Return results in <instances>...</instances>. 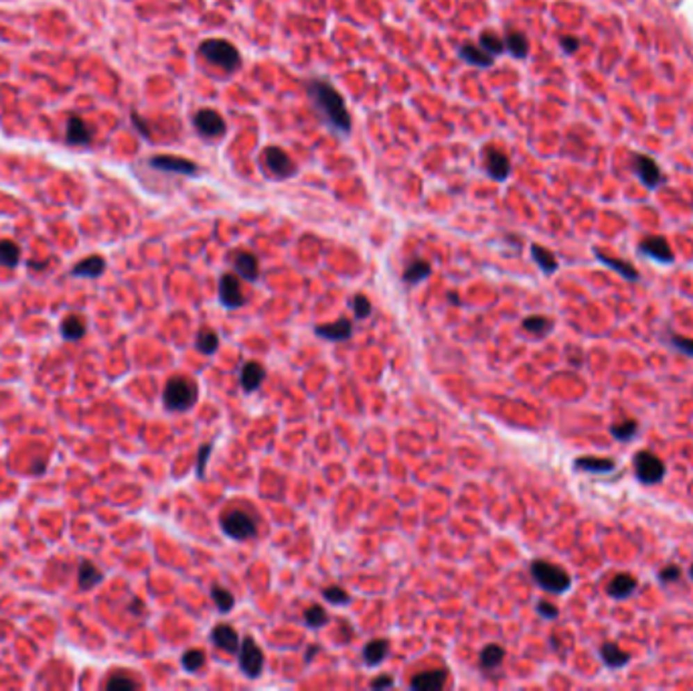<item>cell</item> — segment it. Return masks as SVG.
Here are the masks:
<instances>
[{"instance_id":"816d5d0a","label":"cell","mask_w":693,"mask_h":691,"mask_svg":"<svg viewBox=\"0 0 693 691\" xmlns=\"http://www.w3.org/2000/svg\"><path fill=\"white\" fill-rule=\"evenodd\" d=\"M134 124H136V126H138V128H140V130H142V134H144V136H148V130H146V126H144L142 122H140V118H138V116H136V114H134Z\"/></svg>"},{"instance_id":"4dcf8cb0","label":"cell","mask_w":693,"mask_h":691,"mask_svg":"<svg viewBox=\"0 0 693 691\" xmlns=\"http://www.w3.org/2000/svg\"><path fill=\"white\" fill-rule=\"evenodd\" d=\"M430 274H432L430 263L424 262V260H416V262H411L406 268V272H404V282L414 286V284L424 282Z\"/></svg>"},{"instance_id":"681fc988","label":"cell","mask_w":693,"mask_h":691,"mask_svg":"<svg viewBox=\"0 0 693 691\" xmlns=\"http://www.w3.org/2000/svg\"><path fill=\"white\" fill-rule=\"evenodd\" d=\"M393 685V679L391 677H377V679H373L371 681V690H387V688H391Z\"/></svg>"},{"instance_id":"74e56055","label":"cell","mask_w":693,"mask_h":691,"mask_svg":"<svg viewBox=\"0 0 693 691\" xmlns=\"http://www.w3.org/2000/svg\"><path fill=\"white\" fill-rule=\"evenodd\" d=\"M551 327H553V323H551L548 316H541V314L527 316L525 320H523V329H525V331H529V333L539 334V336H544L546 333H550Z\"/></svg>"},{"instance_id":"b9f144b4","label":"cell","mask_w":693,"mask_h":691,"mask_svg":"<svg viewBox=\"0 0 693 691\" xmlns=\"http://www.w3.org/2000/svg\"><path fill=\"white\" fill-rule=\"evenodd\" d=\"M480 47L484 49L489 55H493V57H497V55L505 53V43H503L495 33H489V31L480 35Z\"/></svg>"},{"instance_id":"e575fe53","label":"cell","mask_w":693,"mask_h":691,"mask_svg":"<svg viewBox=\"0 0 693 691\" xmlns=\"http://www.w3.org/2000/svg\"><path fill=\"white\" fill-rule=\"evenodd\" d=\"M104 688L108 691H134L140 688V683L136 679H132L130 675H124V673H114L106 679Z\"/></svg>"},{"instance_id":"ffe728a7","label":"cell","mask_w":693,"mask_h":691,"mask_svg":"<svg viewBox=\"0 0 693 691\" xmlns=\"http://www.w3.org/2000/svg\"><path fill=\"white\" fill-rule=\"evenodd\" d=\"M637 586H639V582H637L635 576H630V574H617L608 582L606 592H608V596L617 598V600H622V598H628V596L633 594L637 590Z\"/></svg>"},{"instance_id":"f1b7e54d","label":"cell","mask_w":693,"mask_h":691,"mask_svg":"<svg viewBox=\"0 0 693 691\" xmlns=\"http://www.w3.org/2000/svg\"><path fill=\"white\" fill-rule=\"evenodd\" d=\"M21 262V245L13 239H0V266L17 268Z\"/></svg>"},{"instance_id":"4fadbf2b","label":"cell","mask_w":693,"mask_h":691,"mask_svg":"<svg viewBox=\"0 0 693 691\" xmlns=\"http://www.w3.org/2000/svg\"><path fill=\"white\" fill-rule=\"evenodd\" d=\"M633 168H635L637 177L641 179V183L646 185L649 189L659 187L661 181H663V174H661V170L657 167V163H655L653 158H649V156H639V154H637V156H635V165H633Z\"/></svg>"},{"instance_id":"ee69618b","label":"cell","mask_w":693,"mask_h":691,"mask_svg":"<svg viewBox=\"0 0 693 691\" xmlns=\"http://www.w3.org/2000/svg\"><path fill=\"white\" fill-rule=\"evenodd\" d=\"M671 347H675L679 353L683 355H690L693 357V339H687V336H679V334H673L669 339Z\"/></svg>"},{"instance_id":"cb8c5ba5","label":"cell","mask_w":693,"mask_h":691,"mask_svg":"<svg viewBox=\"0 0 693 691\" xmlns=\"http://www.w3.org/2000/svg\"><path fill=\"white\" fill-rule=\"evenodd\" d=\"M389 653V643L385 639H373L363 649V661L367 667H377Z\"/></svg>"},{"instance_id":"11a10c76","label":"cell","mask_w":693,"mask_h":691,"mask_svg":"<svg viewBox=\"0 0 693 691\" xmlns=\"http://www.w3.org/2000/svg\"><path fill=\"white\" fill-rule=\"evenodd\" d=\"M690 578H692V580H693V566H692V568H690Z\"/></svg>"},{"instance_id":"1f68e13d","label":"cell","mask_w":693,"mask_h":691,"mask_svg":"<svg viewBox=\"0 0 693 691\" xmlns=\"http://www.w3.org/2000/svg\"><path fill=\"white\" fill-rule=\"evenodd\" d=\"M505 47L509 49V53L517 59H523L527 57L529 53V41L525 39L523 33L519 31H509L507 33V39H505Z\"/></svg>"},{"instance_id":"7dc6e473","label":"cell","mask_w":693,"mask_h":691,"mask_svg":"<svg viewBox=\"0 0 693 691\" xmlns=\"http://www.w3.org/2000/svg\"><path fill=\"white\" fill-rule=\"evenodd\" d=\"M537 612L548 620L557 619V608H555L553 604H550V602H546V600H541V602L537 604Z\"/></svg>"},{"instance_id":"5b68a950","label":"cell","mask_w":693,"mask_h":691,"mask_svg":"<svg viewBox=\"0 0 693 691\" xmlns=\"http://www.w3.org/2000/svg\"><path fill=\"white\" fill-rule=\"evenodd\" d=\"M221 529L227 537L245 542L250 537H256L258 523L250 513H245L241 509H229L221 515Z\"/></svg>"},{"instance_id":"8992f818","label":"cell","mask_w":693,"mask_h":691,"mask_svg":"<svg viewBox=\"0 0 693 691\" xmlns=\"http://www.w3.org/2000/svg\"><path fill=\"white\" fill-rule=\"evenodd\" d=\"M635 475L645 485H655L665 477V464L657 454L641 450L635 456Z\"/></svg>"},{"instance_id":"4316f807","label":"cell","mask_w":693,"mask_h":691,"mask_svg":"<svg viewBox=\"0 0 693 691\" xmlns=\"http://www.w3.org/2000/svg\"><path fill=\"white\" fill-rule=\"evenodd\" d=\"M104 580V574L97 570L92 562H81L77 570V584L81 590H92Z\"/></svg>"},{"instance_id":"8fae6325","label":"cell","mask_w":693,"mask_h":691,"mask_svg":"<svg viewBox=\"0 0 693 691\" xmlns=\"http://www.w3.org/2000/svg\"><path fill=\"white\" fill-rule=\"evenodd\" d=\"M219 300L225 309H239L245 300L238 276L223 274L219 280Z\"/></svg>"},{"instance_id":"277c9868","label":"cell","mask_w":693,"mask_h":691,"mask_svg":"<svg viewBox=\"0 0 693 691\" xmlns=\"http://www.w3.org/2000/svg\"><path fill=\"white\" fill-rule=\"evenodd\" d=\"M199 55L205 57L209 63H213L217 67L225 70V72H234L241 65V57L239 51L229 41L223 39H207L199 45Z\"/></svg>"},{"instance_id":"3957f363","label":"cell","mask_w":693,"mask_h":691,"mask_svg":"<svg viewBox=\"0 0 693 691\" xmlns=\"http://www.w3.org/2000/svg\"><path fill=\"white\" fill-rule=\"evenodd\" d=\"M531 576L539 588H544L546 592H551V594H564L572 586L570 574L546 560H535L531 564Z\"/></svg>"},{"instance_id":"d6986e66","label":"cell","mask_w":693,"mask_h":691,"mask_svg":"<svg viewBox=\"0 0 693 691\" xmlns=\"http://www.w3.org/2000/svg\"><path fill=\"white\" fill-rule=\"evenodd\" d=\"M487 172L495 179V181H505L511 172V163H509V156L501 152V150H495V148H489L487 150Z\"/></svg>"},{"instance_id":"7bdbcfd3","label":"cell","mask_w":693,"mask_h":691,"mask_svg":"<svg viewBox=\"0 0 693 691\" xmlns=\"http://www.w3.org/2000/svg\"><path fill=\"white\" fill-rule=\"evenodd\" d=\"M323 594H325V598L331 602V604H336V606H341V604H347L351 598H349V594H347V590H343L341 586H329V588H325L323 590Z\"/></svg>"},{"instance_id":"83f0119b","label":"cell","mask_w":693,"mask_h":691,"mask_svg":"<svg viewBox=\"0 0 693 691\" xmlns=\"http://www.w3.org/2000/svg\"><path fill=\"white\" fill-rule=\"evenodd\" d=\"M85 331H88V325H85V320H83L81 316H77V314H70V316L61 323V327H59V333H61V336H63L65 341H79V339H83Z\"/></svg>"},{"instance_id":"f5cc1de1","label":"cell","mask_w":693,"mask_h":691,"mask_svg":"<svg viewBox=\"0 0 693 691\" xmlns=\"http://www.w3.org/2000/svg\"><path fill=\"white\" fill-rule=\"evenodd\" d=\"M316 653H318V647H311V649H309V653H307V659H304V661L309 663V661L312 659V655H316Z\"/></svg>"},{"instance_id":"d4e9b609","label":"cell","mask_w":693,"mask_h":691,"mask_svg":"<svg viewBox=\"0 0 693 691\" xmlns=\"http://www.w3.org/2000/svg\"><path fill=\"white\" fill-rule=\"evenodd\" d=\"M460 57L466 61V63H471V65H475V67H491L493 65V55H489L487 51L482 47H477V45H473V43H464L462 47H460Z\"/></svg>"},{"instance_id":"ab89813d","label":"cell","mask_w":693,"mask_h":691,"mask_svg":"<svg viewBox=\"0 0 693 691\" xmlns=\"http://www.w3.org/2000/svg\"><path fill=\"white\" fill-rule=\"evenodd\" d=\"M304 622L309 626H312V628H320V626H325L329 622V615H327V610L323 606L312 604V606H309L304 610Z\"/></svg>"},{"instance_id":"5bb4252c","label":"cell","mask_w":693,"mask_h":691,"mask_svg":"<svg viewBox=\"0 0 693 691\" xmlns=\"http://www.w3.org/2000/svg\"><path fill=\"white\" fill-rule=\"evenodd\" d=\"M639 250H641V254H645V256L657 260V262H673V252H671L669 241L665 238H661V236H653V238L643 239L641 245H639Z\"/></svg>"},{"instance_id":"9c48e42d","label":"cell","mask_w":693,"mask_h":691,"mask_svg":"<svg viewBox=\"0 0 693 691\" xmlns=\"http://www.w3.org/2000/svg\"><path fill=\"white\" fill-rule=\"evenodd\" d=\"M193 124L197 128V132H201L205 138H217V136H223L225 130H227V124L223 116L215 112V110H209V108H203L195 114L193 118Z\"/></svg>"},{"instance_id":"f546056e","label":"cell","mask_w":693,"mask_h":691,"mask_svg":"<svg viewBox=\"0 0 693 691\" xmlns=\"http://www.w3.org/2000/svg\"><path fill=\"white\" fill-rule=\"evenodd\" d=\"M596 258L602 263H606L608 268L617 270L622 278H626V280H633V282H637V280H639V272H637V268H635V266H633L630 262H622V260H619V258H608V256H604L602 252H596Z\"/></svg>"},{"instance_id":"d6a6232c","label":"cell","mask_w":693,"mask_h":691,"mask_svg":"<svg viewBox=\"0 0 693 691\" xmlns=\"http://www.w3.org/2000/svg\"><path fill=\"white\" fill-rule=\"evenodd\" d=\"M531 256H533V260L537 262V266H539L546 274H553V272L557 270V260H555V256L551 254L550 250H546V247L533 243V245H531Z\"/></svg>"},{"instance_id":"9a60e30c","label":"cell","mask_w":693,"mask_h":691,"mask_svg":"<svg viewBox=\"0 0 693 691\" xmlns=\"http://www.w3.org/2000/svg\"><path fill=\"white\" fill-rule=\"evenodd\" d=\"M211 643L215 644L217 649L234 655V653L239 651L241 641H239L238 633L234 631V626H229V624H217V626H213V631H211Z\"/></svg>"},{"instance_id":"6da1fadb","label":"cell","mask_w":693,"mask_h":691,"mask_svg":"<svg viewBox=\"0 0 693 691\" xmlns=\"http://www.w3.org/2000/svg\"><path fill=\"white\" fill-rule=\"evenodd\" d=\"M309 96L316 112L325 118V122L343 134L351 132V116L347 112L345 99L336 92L329 81L314 79L309 83Z\"/></svg>"},{"instance_id":"f6af8a7d","label":"cell","mask_w":693,"mask_h":691,"mask_svg":"<svg viewBox=\"0 0 693 691\" xmlns=\"http://www.w3.org/2000/svg\"><path fill=\"white\" fill-rule=\"evenodd\" d=\"M353 310H355V316L357 318H369L371 314V302L365 294H357L353 298Z\"/></svg>"},{"instance_id":"7c38bea8","label":"cell","mask_w":693,"mask_h":691,"mask_svg":"<svg viewBox=\"0 0 693 691\" xmlns=\"http://www.w3.org/2000/svg\"><path fill=\"white\" fill-rule=\"evenodd\" d=\"M92 138H94V132L88 126V122L79 116H70L67 126H65V143L72 146H90Z\"/></svg>"},{"instance_id":"7402d4cb","label":"cell","mask_w":693,"mask_h":691,"mask_svg":"<svg viewBox=\"0 0 693 691\" xmlns=\"http://www.w3.org/2000/svg\"><path fill=\"white\" fill-rule=\"evenodd\" d=\"M106 270V260L101 256H90L79 263H75L72 270V276L79 278H99Z\"/></svg>"},{"instance_id":"484cf974","label":"cell","mask_w":693,"mask_h":691,"mask_svg":"<svg viewBox=\"0 0 693 691\" xmlns=\"http://www.w3.org/2000/svg\"><path fill=\"white\" fill-rule=\"evenodd\" d=\"M600 657L602 661L612 669H621L624 667L628 661H630V655L626 651H622L619 644L614 643H604L600 647Z\"/></svg>"},{"instance_id":"ba28073f","label":"cell","mask_w":693,"mask_h":691,"mask_svg":"<svg viewBox=\"0 0 693 691\" xmlns=\"http://www.w3.org/2000/svg\"><path fill=\"white\" fill-rule=\"evenodd\" d=\"M263 163L266 167L270 168L272 174H276L278 179H290L296 174V165L294 161L288 156V152H284L278 146H268L263 148Z\"/></svg>"},{"instance_id":"52a82bcc","label":"cell","mask_w":693,"mask_h":691,"mask_svg":"<svg viewBox=\"0 0 693 691\" xmlns=\"http://www.w3.org/2000/svg\"><path fill=\"white\" fill-rule=\"evenodd\" d=\"M238 653H239V669H241L247 677H252V679L260 677L263 671V653L262 649L256 644V641L250 639V637L243 639L241 644H239Z\"/></svg>"},{"instance_id":"c3c4849f","label":"cell","mask_w":693,"mask_h":691,"mask_svg":"<svg viewBox=\"0 0 693 691\" xmlns=\"http://www.w3.org/2000/svg\"><path fill=\"white\" fill-rule=\"evenodd\" d=\"M659 578H661L663 582H675V580L681 578V570H679L677 566H667V568H663V570L659 572Z\"/></svg>"},{"instance_id":"2e32d148","label":"cell","mask_w":693,"mask_h":691,"mask_svg":"<svg viewBox=\"0 0 693 691\" xmlns=\"http://www.w3.org/2000/svg\"><path fill=\"white\" fill-rule=\"evenodd\" d=\"M446 671L444 669H434V671H424V673H418L414 679H411V690L418 691H438L444 688L446 683Z\"/></svg>"},{"instance_id":"bcb514c9","label":"cell","mask_w":693,"mask_h":691,"mask_svg":"<svg viewBox=\"0 0 693 691\" xmlns=\"http://www.w3.org/2000/svg\"><path fill=\"white\" fill-rule=\"evenodd\" d=\"M211 450H213V444H205L199 450V456H197V477H205V466H207V460L211 456Z\"/></svg>"},{"instance_id":"ac0fdd59","label":"cell","mask_w":693,"mask_h":691,"mask_svg":"<svg viewBox=\"0 0 693 691\" xmlns=\"http://www.w3.org/2000/svg\"><path fill=\"white\" fill-rule=\"evenodd\" d=\"M234 268H236L239 276L247 282H256L258 276H260V263H258V258L252 252H238L234 256Z\"/></svg>"},{"instance_id":"30bf717a","label":"cell","mask_w":693,"mask_h":691,"mask_svg":"<svg viewBox=\"0 0 693 691\" xmlns=\"http://www.w3.org/2000/svg\"><path fill=\"white\" fill-rule=\"evenodd\" d=\"M148 165L163 172H174V174H185V177H195L199 172V167L183 156H172V154H156L148 161Z\"/></svg>"},{"instance_id":"44dd1931","label":"cell","mask_w":693,"mask_h":691,"mask_svg":"<svg viewBox=\"0 0 693 691\" xmlns=\"http://www.w3.org/2000/svg\"><path fill=\"white\" fill-rule=\"evenodd\" d=\"M263 377H266V371H263L262 365L256 363V361L245 363L243 369H241V375H239L241 387H243L245 391H256V389L262 385Z\"/></svg>"},{"instance_id":"db71d44e","label":"cell","mask_w":693,"mask_h":691,"mask_svg":"<svg viewBox=\"0 0 693 691\" xmlns=\"http://www.w3.org/2000/svg\"><path fill=\"white\" fill-rule=\"evenodd\" d=\"M448 298L453 300V304H458V296H456L455 292H450V294H448Z\"/></svg>"},{"instance_id":"836d02e7","label":"cell","mask_w":693,"mask_h":691,"mask_svg":"<svg viewBox=\"0 0 693 691\" xmlns=\"http://www.w3.org/2000/svg\"><path fill=\"white\" fill-rule=\"evenodd\" d=\"M197 351L205 353V355H213L219 347V336L213 329H201L197 333V341H195Z\"/></svg>"},{"instance_id":"f907efd6","label":"cell","mask_w":693,"mask_h":691,"mask_svg":"<svg viewBox=\"0 0 693 691\" xmlns=\"http://www.w3.org/2000/svg\"><path fill=\"white\" fill-rule=\"evenodd\" d=\"M562 47L566 49V53H574V51H578V47H580V41L574 39V37H564V39H562Z\"/></svg>"},{"instance_id":"8d00e7d4","label":"cell","mask_w":693,"mask_h":691,"mask_svg":"<svg viewBox=\"0 0 693 691\" xmlns=\"http://www.w3.org/2000/svg\"><path fill=\"white\" fill-rule=\"evenodd\" d=\"M637 432H639V424L635 420H622V422H617V424L610 426V434L621 442L633 440L637 436Z\"/></svg>"},{"instance_id":"60d3db41","label":"cell","mask_w":693,"mask_h":691,"mask_svg":"<svg viewBox=\"0 0 693 691\" xmlns=\"http://www.w3.org/2000/svg\"><path fill=\"white\" fill-rule=\"evenodd\" d=\"M181 663H183V669H185V671L195 673V671H199V669L205 665V653H203L201 649H191V651H187V653L183 655Z\"/></svg>"},{"instance_id":"7a4b0ae2","label":"cell","mask_w":693,"mask_h":691,"mask_svg":"<svg viewBox=\"0 0 693 691\" xmlns=\"http://www.w3.org/2000/svg\"><path fill=\"white\" fill-rule=\"evenodd\" d=\"M199 398V387L191 377L185 375H174L170 377L165 385L163 391V402L165 407L170 412H187L197 404Z\"/></svg>"},{"instance_id":"603a6c76","label":"cell","mask_w":693,"mask_h":691,"mask_svg":"<svg viewBox=\"0 0 693 691\" xmlns=\"http://www.w3.org/2000/svg\"><path fill=\"white\" fill-rule=\"evenodd\" d=\"M617 466L614 460L610 458H596V456H584L576 460V469L578 471H586V473H594V475H606L612 473Z\"/></svg>"},{"instance_id":"f35d334b","label":"cell","mask_w":693,"mask_h":691,"mask_svg":"<svg viewBox=\"0 0 693 691\" xmlns=\"http://www.w3.org/2000/svg\"><path fill=\"white\" fill-rule=\"evenodd\" d=\"M211 598H213L215 606L221 612H229L234 608V604H236L234 594L227 588H223V586H213L211 588Z\"/></svg>"},{"instance_id":"d590c367","label":"cell","mask_w":693,"mask_h":691,"mask_svg":"<svg viewBox=\"0 0 693 691\" xmlns=\"http://www.w3.org/2000/svg\"><path fill=\"white\" fill-rule=\"evenodd\" d=\"M505 659V649L499 644H489L480 651V667L495 669L499 667Z\"/></svg>"},{"instance_id":"e0dca14e","label":"cell","mask_w":693,"mask_h":691,"mask_svg":"<svg viewBox=\"0 0 693 691\" xmlns=\"http://www.w3.org/2000/svg\"><path fill=\"white\" fill-rule=\"evenodd\" d=\"M314 333L318 334V336H323V339L341 343V341H347L353 334V323L349 318H339L336 323H331V325H318V327H314Z\"/></svg>"}]
</instances>
